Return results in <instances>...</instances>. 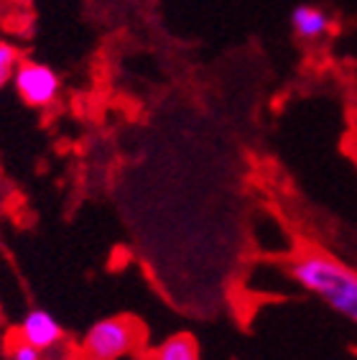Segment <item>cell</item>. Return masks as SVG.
I'll return each instance as SVG.
<instances>
[{
    "label": "cell",
    "instance_id": "obj_4",
    "mask_svg": "<svg viewBox=\"0 0 357 360\" xmlns=\"http://www.w3.org/2000/svg\"><path fill=\"white\" fill-rule=\"evenodd\" d=\"M18 338L28 345L39 347L41 353H46V350H54L64 340V327L46 309H31L18 325Z\"/></svg>",
    "mask_w": 357,
    "mask_h": 360
},
{
    "label": "cell",
    "instance_id": "obj_3",
    "mask_svg": "<svg viewBox=\"0 0 357 360\" xmlns=\"http://www.w3.org/2000/svg\"><path fill=\"white\" fill-rule=\"evenodd\" d=\"M13 87L18 92L23 103L31 108H46L59 97L62 90V79L48 64L31 62V59H21L13 72Z\"/></svg>",
    "mask_w": 357,
    "mask_h": 360
},
{
    "label": "cell",
    "instance_id": "obj_5",
    "mask_svg": "<svg viewBox=\"0 0 357 360\" xmlns=\"http://www.w3.org/2000/svg\"><path fill=\"white\" fill-rule=\"evenodd\" d=\"M332 26V18L327 11L316 6H296L291 11V28L294 34L304 41H316L322 39Z\"/></svg>",
    "mask_w": 357,
    "mask_h": 360
},
{
    "label": "cell",
    "instance_id": "obj_10",
    "mask_svg": "<svg viewBox=\"0 0 357 360\" xmlns=\"http://www.w3.org/2000/svg\"><path fill=\"white\" fill-rule=\"evenodd\" d=\"M21 3H31V0H21Z\"/></svg>",
    "mask_w": 357,
    "mask_h": 360
},
{
    "label": "cell",
    "instance_id": "obj_2",
    "mask_svg": "<svg viewBox=\"0 0 357 360\" xmlns=\"http://www.w3.org/2000/svg\"><path fill=\"white\" fill-rule=\"evenodd\" d=\"M143 342V327L133 317L97 319L82 338V360H120Z\"/></svg>",
    "mask_w": 357,
    "mask_h": 360
},
{
    "label": "cell",
    "instance_id": "obj_9",
    "mask_svg": "<svg viewBox=\"0 0 357 360\" xmlns=\"http://www.w3.org/2000/svg\"><path fill=\"white\" fill-rule=\"evenodd\" d=\"M62 360H82V358H77V355H67V358H62Z\"/></svg>",
    "mask_w": 357,
    "mask_h": 360
},
{
    "label": "cell",
    "instance_id": "obj_8",
    "mask_svg": "<svg viewBox=\"0 0 357 360\" xmlns=\"http://www.w3.org/2000/svg\"><path fill=\"white\" fill-rule=\"evenodd\" d=\"M8 360H44V353L39 347L23 342L21 338H15L8 347Z\"/></svg>",
    "mask_w": 357,
    "mask_h": 360
},
{
    "label": "cell",
    "instance_id": "obj_6",
    "mask_svg": "<svg viewBox=\"0 0 357 360\" xmlns=\"http://www.w3.org/2000/svg\"><path fill=\"white\" fill-rule=\"evenodd\" d=\"M151 360H200V345L192 335H171L153 350Z\"/></svg>",
    "mask_w": 357,
    "mask_h": 360
},
{
    "label": "cell",
    "instance_id": "obj_1",
    "mask_svg": "<svg viewBox=\"0 0 357 360\" xmlns=\"http://www.w3.org/2000/svg\"><path fill=\"white\" fill-rule=\"evenodd\" d=\"M289 274L304 291L357 327V271L352 266L324 250L304 248L289 261Z\"/></svg>",
    "mask_w": 357,
    "mask_h": 360
},
{
    "label": "cell",
    "instance_id": "obj_7",
    "mask_svg": "<svg viewBox=\"0 0 357 360\" xmlns=\"http://www.w3.org/2000/svg\"><path fill=\"white\" fill-rule=\"evenodd\" d=\"M18 62H21L18 49H15L13 44L0 41V90L13 79V72H15V67H18Z\"/></svg>",
    "mask_w": 357,
    "mask_h": 360
}]
</instances>
